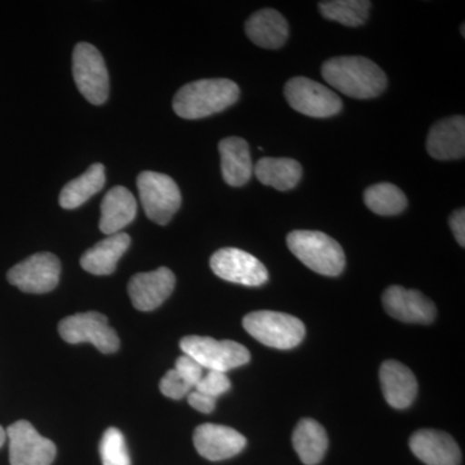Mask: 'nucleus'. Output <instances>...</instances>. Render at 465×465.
I'll return each mask as SVG.
<instances>
[{
	"label": "nucleus",
	"instance_id": "obj_5",
	"mask_svg": "<svg viewBox=\"0 0 465 465\" xmlns=\"http://www.w3.org/2000/svg\"><path fill=\"white\" fill-rule=\"evenodd\" d=\"M183 353L208 371L228 372L250 362L246 347L232 341H215L208 336H185L180 341Z\"/></svg>",
	"mask_w": 465,
	"mask_h": 465
},
{
	"label": "nucleus",
	"instance_id": "obj_15",
	"mask_svg": "<svg viewBox=\"0 0 465 465\" xmlns=\"http://www.w3.org/2000/svg\"><path fill=\"white\" fill-rule=\"evenodd\" d=\"M195 449L207 460L220 461L235 457L246 448V437L225 425L202 424L195 430Z\"/></svg>",
	"mask_w": 465,
	"mask_h": 465
},
{
	"label": "nucleus",
	"instance_id": "obj_22",
	"mask_svg": "<svg viewBox=\"0 0 465 465\" xmlns=\"http://www.w3.org/2000/svg\"><path fill=\"white\" fill-rule=\"evenodd\" d=\"M131 238L125 232L108 235L105 240L85 251L81 259L82 268L94 275L114 273L119 259L130 249Z\"/></svg>",
	"mask_w": 465,
	"mask_h": 465
},
{
	"label": "nucleus",
	"instance_id": "obj_30",
	"mask_svg": "<svg viewBox=\"0 0 465 465\" xmlns=\"http://www.w3.org/2000/svg\"><path fill=\"white\" fill-rule=\"evenodd\" d=\"M231 381L225 372L208 371L206 375L202 376L200 382L193 391H201L216 400L217 397L231 390Z\"/></svg>",
	"mask_w": 465,
	"mask_h": 465
},
{
	"label": "nucleus",
	"instance_id": "obj_17",
	"mask_svg": "<svg viewBox=\"0 0 465 465\" xmlns=\"http://www.w3.org/2000/svg\"><path fill=\"white\" fill-rule=\"evenodd\" d=\"M427 152L439 161L460 159L465 154V119L455 115L437 122L427 139Z\"/></svg>",
	"mask_w": 465,
	"mask_h": 465
},
{
	"label": "nucleus",
	"instance_id": "obj_26",
	"mask_svg": "<svg viewBox=\"0 0 465 465\" xmlns=\"http://www.w3.org/2000/svg\"><path fill=\"white\" fill-rule=\"evenodd\" d=\"M367 208L381 216H394L403 213L407 207L405 193L390 183H375L366 189L363 195Z\"/></svg>",
	"mask_w": 465,
	"mask_h": 465
},
{
	"label": "nucleus",
	"instance_id": "obj_34",
	"mask_svg": "<svg viewBox=\"0 0 465 465\" xmlns=\"http://www.w3.org/2000/svg\"><path fill=\"white\" fill-rule=\"evenodd\" d=\"M5 440H7V432L0 427V448L5 445Z\"/></svg>",
	"mask_w": 465,
	"mask_h": 465
},
{
	"label": "nucleus",
	"instance_id": "obj_28",
	"mask_svg": "<svg viewBox=\"0 0 465 465\" xmlns=\"http://www.w3.org/2000/svg\"><path fill=\"white\" fill-rule=\"evenodd\" d=\"M103 465H131L124 433L116 428H108L100 442Z\"/></svg>",
	"mask_w": 465,
	"mask_h": 465
},
{
	"label": "nucleus",
	"instance_id": "obj_14",
	"mask_svg": "<svg viewBox=\"0 0 465 465\" xmlns=\"http://www.w3.org/2000/svg\"><path fill=\"white\" fill-rule=\"evenodd\" d=\"M176 278L166 266L148 273H139L128 284L131 302L137 311L150 312L161 307L174 289Z\"/></svg>",
	"mask_w": 465,
	"mask_h": 465
},
{
	"label": "nucleus",
	"instance_id": "obj_27",
	"mask_svg": "<svg viewBox=\"0 0 465 465\" xmlns=\"http://www.w3.org/2000/svg\"><path fill=\"white\" fill-rule=\"evenodd\" d=\"M320 11L327 20L336 21L342 25L357 27L363 25L369 18L371 2L367 0H332L321 2Z\"/></svg>",
	"mask_w": 465,
	"mask_h": 465
},
{
	"label": "nucleus",
	"instance_id": "obj_7",
	"mask_svg": "<svg viewBox=\"0 0 465 465\" xmlns=\"http://www.w3.org/2000/svg\"><path fill=\"white\" fill-rule=\"evenodd\" d=\"M73 76L79 92L94 105L109 97V73L103 54L90 43H78L73 52Z\"/></svg>",
	"mask_w": 465,
	"mask_h": 465
},
{
	"label": "nucleus",
	"instance_id": "obj_1",
	"mask_svg": "<svg viewBox=\"0 0 465 465\" xmlns=\"http://www.w3.org/2000/svg\"><path fill=\"white\" fill-rule=\"evenodd\" d=\"M324 81L351 99H374L387 88L388 79L381 67L362 56H341L322 65Z\"/></svg>",
	"mask_w": 465,
	"mask_h": 465
},
{
	"label": "nucleus",
	"instance_id": "obj_33",
	"mask_svg": "<svg viewBox=\"0 0 465 465\" xmlns=\"http://www.w3.org/2000/svg\"><path fill=\"white\" fill-rule=\"evenodd\" d=\"M450 226L454 232L455 240L461 247L465 246V211L464 208L455 211L450 217Z\"/></svg>",
	"mask_w": 465,
	"mask_h": 465
},
{
	"label": "nucleus",
	"instance_id": "obj_24",
	"mask_svg": "<svg viewBox=\"0 0 465 465\" xmlns=\"http://www.w3.org/2000/svg\"><path fill=\"white\" fill-rule=\"evenodd\" d=\"M253 171L262 185L280 192L295 188L302 176V164L291 158H262Z\"/></svg>",
	"mask_w": 465,
	"mask_h": 465
},
{
	"label": "nucleus",
	"instance_id": "obj_29",
	"mask_svg": "<svg viewBox=\"0 0 465 465\" xmlns=\"http://www.w3.org/2000/svg\"><path fill=\"white\" fill-rule=\"evenodd\" d=\"M159 390L171 400H182L194 388L176 369L170 370L159 382Z\"/></svg>",
	"mask_w": 465,
	"mask_h": 465
},
{
	"label": "nucleus",
	"instance_id": "obj_23",
	"mask_svg": "<svg viewBox=\"0 0 465 465\" xmlns=\"http://www.w3.org/2000/svg\"><path fill=\"white\" fill-rule=\"evenodd\" d=\"M292 445L302 463L316 465L326 454L329 439L322 425L313 419H302L293 430Z\"/></svg>",
	"mask_w": 465,
	"mask_h": 465
},
{
	"label": "nucleus",
	"instance_id": "obj_19",
	"mask_svg": "<svg viewBox=\"0 0 465 465\" xmlns=\"http://www.w3.org/2000/svg\"><path fill=\"white\" fill-rule=\"evenodd\" d=\"M137 202L133 193L124 186L110 189L101 203L100 231L106 235L121 232L134 222Z\"/></svg>",
	"mask_w": 465,
	"mask_h": 465
},
{
	"label": "nucleus",
	"instance_id": "obj_32",
	"mask_svg": "<svg viewBox=\"0 0 465 465\" xmlns=\"http://www.w3.org/2000/svg\"><path fill=\"white\" fill-rule=\"evenodd\" d=\"M186 397H188L189 405L202 412V414H210L215 410L216 400L201 393V391H192Z\"/></svg>",
	"mask_w": 465,
	"mask_h": 465
},
{
	"label": "nucleus",
	"instance_id": "obj_13",
	"mask_svg": "<svg viewBox=\"0 0 465 465\" xmlns=\"http://www.w3.org/2000/svg\"><path fill=\"white\" fill-rule=\"evenodd\" d=\"M382 305L391 317L405 323L433 322L437 311L432 300L420 291L406 290L401 286H391L382 295Z\"/></svg>",
	"mask_w": 465,
	"mask_h": 465
},
{
	"label": "nucleus",
	"instance_id": "obj_9",
	"mask_svg": "<svg viewBox=\"0 0 465 465\" xmlns=\"http://www.w3.org/2000/svg\"><path fill=\"white\" fill-rule=\"evenodd\" d=\"M58 332L69 344L91 342L101 353H114L119 349L118 335L109 326L108 318L97 312L64 318L58 324Z\"/></svg>",
	"mask_w": 465,
	"mask_h": 465
},
{
	"label": "nucleus",
	"instance_id": "obj_11",
	"mask_svg": "<svg viewBox=\"0 0 465 465\" xmlns=\"http://www.w3.org/2000/svg\"><path fill=\"white\" fill-rule=\"evenodd\" d=\"M9 463L11 465H51L56 458V446L36 432L29 421L9 425Z\"/></svg>",
	"mask_w": 465,
	"mask_h": 465
},
{
	"label": "nucleus",
	"instance_id": "obj_6",
	"mask_svg": "<svg viewBox=\"0 0 465 465\" xmlns=\"http://www.w3.org/2000/svg\"><path fill=\"white\" fill-rule=\"evenodd\" d=\"M137 188L146 216L159 225L168 224L182 206V192L168 174L143 171Z\"/></svg>",
	"mask_w": 465,
	"mask_h": 465
},
{
	"label": "nucleus",
	"instance_id": "obj_3",
	"mask_svg": "<svg viewBox=\"0 0 465 465\" xmlns=\"http://www.w3.org/2000/svg\"><path fill=\"white\" fill-rule=\"evenodd\" d=\"M287 246L302 264L318 274L336 277L344 271V251L338 242L322 232H291Z\"/></svg>",
	"mask_w": 465,
	"mask_h": 465
},
{
	"label": "nucleus",
	"instance_id": "obj_18",
	"mask_svg": "<svg viewBox=\"0 0 465 465\" xmlns=\"http://www.w3.org/2000/svg\"><path fill=\"white\" fill-rule=\"evenodd\" d=\"M381 384L384 399L393 409H407L418 394V381L411 370L399 361H385L381 367Z\"/></svg>",
	"mask_w": 465,
	"mask_h": 465
},
{
	"label": "nucleus",
	"instance_id": "obj_4",
	"mask_svg": "<svg viewBox=\"0 0 465 465\" xmlns=\"http://www.w3.org/2000/svg\"><path fill=\"white\" fill-rule=\"evenodd\" d=\"M243 327L253 339L275 349L298 347L305 338L304 323L280 312H253L243 318Z\"/></svg>",
	"mask_w": 465,
	"mask_h": 465
},
{
	"label": "nucleus",
	"instance_id": "obj_12",
	"mask_svg": "<svg viewBox=\"0 0 465 465\" xmlns=\"http://www.w3.org/2000/svg\"><path fill=\"white\" fill-rule=\"evenodd\" d=\"M60 260L50 252L35 253L8 272L9 283L27 293H45L60 281Z\"/></svg>",
	"mask_w": 465,
	"mask_h": 465
},
{
	"label": "nucleus",
	"instance_id": "obj_10",
	"mask_svg": "<svg viewBox=\"0 0 465 465\" xmlns=\"http://www.w3.org/2000/svg\"><path fill=\"white\" fill-rule=\"evenodd\" d=\"M210 265L217 277L228 282L247 287H259L268 282L265 265L246 251L232 247L216 251Z\"/></svg>",
	"mask_w": 465,
	"mask_h": 465
},
{
	"label": "nucleus",
	"instance_id": "obj_2",
	"mask_svg": "<svg viewBox=\"0 0 465 465\" xmlns=\"http://www.w3.org/2000/svg\"><path fill=\"white\" fill-rule=\"evenodd\" d=\"M238 99L240 87L231 79H202L180 88L173 105L183 119H202L224 112Z\"/></svg>",
	"mask_w": 465,
	"mask_h": 465
},
{
	"label": "nucleus",
	"instance_id": "obj_20",
	"mask_svg": "<svg viewBox=\"0 0 465 465\" xmlns=\"http://www.w3.org/2000/svg\"><path fill=\"white\" fill-rule=\"evenodd\" d=\"M246 34L259 47L277 50L289 38V24L275 9H260L247 20Z\"/></svg>",
	"mask_w": 465,
	"mask_h": 465
},
{
	"label": "nucleus",
	"instance_id": "obj_8",
	"mask_svg": "<svg viewBox=\"0 0 465 465\" xmlns=\"http://www.w3.org/2000/svg\"><path fill=\"white\" fill-rule=\"evenodd\" d=\"M284 96L291 108L313 118H330L342 108L341 97L335 92L305 76L291 78L284 85Z\"/></svg>",
	"mask_w": 465,
	"mask_h": 465
},
{
	"label": "nucleus",
	"instance_id": "obj_31",
	"mask_svg": "<svg viewBox=\"0 0 465 465\" xmlns=\"http://www.w3.org/2000/svg\"><path fill=\"white\" fill-rule=\"evenodd\" d=\"M174 369L180 372L191 384L193 388L200 382L202 376L204 375V369L197 362L193 360L192 357L183 354L182 357L177 358L176 363H174Z\"/></svg>",
	"mask_w": 465,
	"mask_h": 465
},
{
	"label": "nucleus",
	"instance_id": "obj_21",
	"mask_svg": "<svg viewBox=\"0 0 465 465\" xmlns=\"http://www.w3.org/2000/svg\"><path fill=\"white\" fill-rule=\"evenodd\" d=\"M222 157V173L228 185L243 186L253 173L250 146L241 137H226L219 143Z\"/></svg>",
	"mask_w": 465,
	"mask_h": 465
},
{
	"label": "nucleus",
	"instance_id": "obj_25",
	"mask_svg": "<svg viewBox=\"0 0 465 465\" xmlns=\"http://www.w3.org/2000/svg\"><path fill=\"white\" fill-rule=\"evenodd\" d=\"M105 167L101 163L92 164L81 176L64 186L60 193V206L74 210L84 204L105 185Z\"/></svg>",
	"mask_w": 465,
	"mask_h": 465
},
{
	"label": "nucleus",
	"instance_id": "obj_16",
	"mask_svg": "<svg viewBox=\"0 0 465 465\" xmlns=\"http://www.w3.org/2000/svg\"><path fill=\"white\" fill-rule=\"evenodd\" d=\"M410 449L427 465H459L461 461L458 443L440 430H418L410 439Z\"/></svg>",
	"mask_w": 465,
	"mask_h": 465
}]
</instances>
